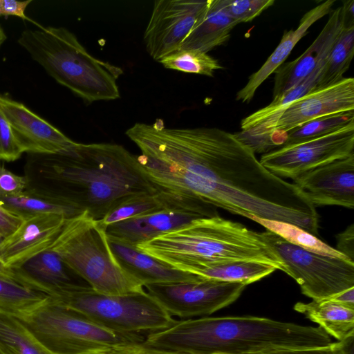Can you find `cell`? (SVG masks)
Masks as SVG:
<instances>
[{
  "instance_id": "cell-1",
  "label": "cell",
  "mask_w": 354,
  "mask_h": 354,
  "mask_svg": "<svg viewBox=\"0 0 354 354\" xmlns=\"http://www.w3.org/2000/svg\"><path fill=\"white\" fill-rule=\"evenodd\" d=\"M27 191L103 218L127 198L159 191L136 156L116 144H82L56 153H28Z\"/></svg>"
},
{
  "instance_id": "cell-2",
  "label": "cell",
  "mask_w": 354,
  "mask_h": 354,
  "mask_svg": "<svg viewBox=\"0 0 354 354\" xmlns=\"http://www.w3.org/2000/svg\"><path fill=\"white\" fill-rule=\"evenodd\" d=\"M333 342L319 326L247 315L176 321L168 328L147 334L141 344L187 354H255L322 347Z\"/></svg>"
},
{
  "instance_id": "cell-3",
  "label": "cell",
  "mask_w": 354,
  "mask_h": 354,
  "mask_svg": "<svg viewBox=\"0 0 354 354\" xmlns=\"http://www.w3.org/2000/svg\"><path fill=\"white\" fill-rule=\"evenodd\" d=\"M136 247L174 269L189 273L205 263L225 260L259 262L288 272L261 232L218 215L194 219Z\"/></svg>"
},
{
  "instance_id": "cell-4",
  "label": "cell",
  "mask_w": 354,
  "mask_h": 354,
  "mask_svg": "<svg viewBox=\"0 0 354 354\" xmlns=\"http://www.w3.org/2000/svg\"><path fill=\"white\" fill-rule=\"evenodd\" d=\"M17 42L57 82L87 103L120 98L122 68L94 57L68 29H27Z\"/></svg>"
},
{
  "instance_id": "cell-5",
  "label": "cell",
  "mask_w": 354,
  "mask_h": 354,
  "mask_svg": "<svg viewBox=\"0 0 354 354\" xmlns=\"http://www.w3.org/2000/svg\"><path fill=\"white\" fill-rule=\"evenodd\" d=\"M50 249L99 293L120 295L145 290L143 285L118 263L106 229L86 212L66 218Z\"/></svg>"
},
{
  "instance_id": "cell-6",
  "label": "cell",
  "mask_w": 354,
  "mask_h": 354,
  "mask_svg": "<svg viewBox=\"0 0 354 354\" xmlns=\"http://www.w3.org/2000/svg\"><path fill=\"white\" fill-rule=\"evenodd\" d=\"M53 301L115 332L149 333L163 330L176 320L147 292L111 295L99 293L87 284L70 283L48 288Z\"/></svg>"
},
{
  "instance_id": "cell-7",
  "label": "cell",
  "mask_w": 354,
  "mask_h": 354,
  "mask_svg": "<svg viewBox=\"0 0 354 354\" xmlns=\"http://www.w3.org/2000/svg\"><path fill=\"white\" fill-rule=\"evenodd\" d=\"M21 321L51 354H86L140 344L145 339L140 335L107 329L50 298Z\"/></svg>"
},
{
  "instance_id": "cell-8",
  "label": "cell",
  "mask_w": 354,
  "mask_h": 354,
  "mask_svg": "<svg viewBox=\"0 0 354 354\" xmlns=\"http://www.w3.org/2000/svg\"><path fill=\"white\" fill-rule=\"evenodd\" d=\"M261 233L285 263L287 274L308 297L326 299L354 287V261L306 250L269 230Z\"/></svg>"
},
{
  "instance_id": "cell-9",
  "label": "cell",
  "mask_w": 354,
  "mask_h": 354,
  "mask_svg": "<svg viewBox=\"0 0 354 354\" xmlns=\"http://www.w3.org/2000/svg\"><path fill=\"white\" fill-rule=\"evenodd\" d=\"M354 154V122L335 132L284 145L261 156V164L280 178L299 176Z\"/></svg>"
},
{
  "instance_id": "cell-10",
  "label": "cell",
  "mask_w": 354,
  "mask_h": 354,
  "mask_svg": "<svg viewBox=\"0 0 354 354\" xmlns=\"http://www.w3.org/2000/svg\"><path fill=\"white\" fill-rule=\"evenodd\" d=\"M246 286L201 277L193 281L151 283L144 287L171 315L189 318L209 315L229 306L240 297Z\"/></svg>"
},
{
  "instance_id": "cell-11",
  "label": "cell",
  "mask_w": 354,
  "mask_h": 354,
  "mask_svg": "<svg viewBox=\"0 0 354 354\" xmlns=\"http://www.w3.org/2000/svg\"><path fill=\"white\" fill-rule=\"evenodd\" d=\"M349 111H354V78L344 77L332 85L314 88L277 115L241 133L257 136L272 131L287 132L317 118Z\"/></svg>"
},
{
  "instance_id": "cell-12",
  "label": "cell",
  "mask_w": 354,
  "mask_h": 354,
  "mask_svg": "<svg viewBox=\"0 0 354 354\" xmlns=\"http://www.w3.org/2000/svg\"><path fill=\"white\" fill-rule=\"evenodd\" d=\"M207 1L157 0L143 39L149 55L159 62L179 50Z\"/></svg>"
},
{
  "instance_id": "cell-13",
  "label": "cell",
  "mask_w": 354,
  "mask_h": 354,
  "mask_svg": "<svg viewBox=\"0 0 354 354\" xmlns=\"http://www.w3.org/2000/svg\"><path fill=\"white\" fill-rule=\"evenodd\" d=\"M0 108L24 153H56L75 143L24 104L8 96L0 94Z\"/></svg>"
},
{
  "instance_id": "cell-14",
  "label": "cell",
  "mask_w": 354,
  "mask_h": 354,
  "mask_svg": "<svg viewBox=\"0 0 354 354\" xmlns=\"http://www.w3.org/2000/svg\"><path fill=\"white\" fill-rule=\"evenodd\" d=\"M293 180L315 207H354V154L307 171Z\"/></svg>"
},
{
  "instance_id": "cell-15",
  "label": "cell",
  "mask_w": 354,
  "mask_h": 354,
  "mask_svg": "<svg viewBox=\"0 0 354 354\" xmlns=\"http://www.w3.org/2000/svg\"><path fill=\"white\" fill-rule=\"evenodd\" d=\"M216 215V208L211 205L168 209L113 223L106 228V232L108 237L136 246L194 219Z\"/></svg>"
},
{
  "instance_id": "cell-16",
  "label": "cell",
  "mask_w": 354,
  "mask_h": 354,
  "mask_svg": "<svg viewBox=\"0 0 354 354\" xmlns=\"http://www.w3.org/2000/svg\"><path fill=\"white\" fill-rule=\"evenodd\" d=\"M66 218L64 214L48 213L23 219L19 227L1 243L0 259L7 267L16 269L50 249Z\"/></svg>"
},
{
  "instance_id": "cell-17",
  "label": "cell",
  "mask_w": 354,
  "mask_h": 354,
  "mask_svg": "<svg viewBox=\"0 0 354 354\" xmlns=\"http://www.w3.org/2000/svg\"><path fill=\"white\" fill-rule=\"evenodd\" d=\"M343 28L339 6L330 12L326 25L306 51L296 59L281 64L274 71L273 98L288 91L310 75L319 62L327 57Z\"/></svg>"
},
{
  "instance_id": "cell-18",
  "label": "cell",
  "mask_w": 354,
  "mask_h": 354,
  "mask_svg": "<svg viewBox=\"0 0 354 354\" xmlns=\"http://www.w3.org/2000/svg\"><path fill=\"white\" fill-rule=\"evenodd\" d=\"M108 241L118 263L143 286L151 283L193 281L201 277L174 269L138 250L136 246L110 237Z\"/></svg>"
},
{
  "instance_id": "cell-19",
  "label": "cell",
  "mask_w": 354,
  "mask_h": 354,
  "mask_svg": "<svg viewBox=\"0 0 354 354\" xmlns=\"http://www.w3.org/2000/svg\"><path fill=\"white\" fill-rule=\"evenodd\" d=\"M335 0H327L308 11L301 19L296 29L286 32L261 67L252 74L246 84L236 93V99L249 102L260 85L283 63L299 41L306 35L308 28L330 12Z\"/></svg>"
},
{
  "instance_id": "cell-20",
  "label": "cell",
  "mask_w": 354,
  "mask_h": 354,
  "mask_svg": "<svg viewBox=\"0 0 354 354\" xmlns=\"http://www.w3.org/2000/svg\"><path fill=\"white\" fill-rule=\"evenodd\" d=\"M237 24L225 10L221 0H207L179 50H196L207 53L225 44Z\"/></svg>"
},
{
  "instance_id": "cell-21",
  "label": "cell",
  "mask_w": 354,
  "mask_h": 354,
  "mask_svg": "<svg viewBox=\"0 0 354 354\" xmlns=\"http://www.w3.org/2000/svg\"><path fill=\"white\" fill-rule=\"evenodd\" d=\"M14 270L18 275L20 285L44 293L46 289L53 286L83 284L75 281L72 274H75L50 249L37 254Z\"/></svg>"
},
{
  "instance_id": "cell-22",
  "label": "cell",
  "mask_w": 354,
  "mask_h": 354,
  "mask_svg": "<svg viewBox=\"0 0 354 354\" xmlns=\"http://www.w3.org/2000/svg\"><path fill=\"white\" fill-rule=\"evenodd\" d=\"M208 205H210L159 190L153 194H140L127 198L98 222L106 229L113 223L164 209Z\"/></svg>"
},
{
  "instance_id": "cell-23",
  "label": "cell",
  "mask_w": 354,
  "mask_h": 354,
  "mask_svg": "<svg viewBox=\"0 0 354 354\" xmlns=\"http://www.w3.org/2000/svg\"><path fill=\"white\" fill-rule=\"evenodd\" d=\"M294 309L317 324L338 342H346L354 337V308L326 299L308 303L297 302Z\"/></svg>"
},
{
  "instance_id": "cell-24",
  "label": "cell",
  "mask_w": 354,
  "mask_h": 354,
  "mask_svg": "<svg viewBox=\"0 0 354 354\" xmlns=\"http://www.w3.org/2000/svg\"><path fill=\"white\" fill-rule=\"evenodd\" d=\"M0 354H51L26 324L0 310Z\"/></svg>"
},
{
  "instance_id": "cell-25",
  "label": "cell",
  "mask_w": 354,
  "mask_h": 354,
  "mask_svg": "<svg viewBox=\"0 0 354 354\" xmlns=\"http://www.w3.org/2000/svg\"><path fill=\"white\" fill-rule=\"evenodd\" d=\"M46 294L0 278V310L24 319L49 300Z\"/></svg>"
},
{
  "instance_id": "cell-26",
  "label": "cell",
  "mask_w": 354,
  "mask_h": 354,
  "mask_svg": "<svg viewBox=\"0 0 354 354\" xmlns=\"http://www.w3.org/2000/svg\"><path fill=\"white\" fill-rule=\"evenodd\" d=\"M250 219L263 225L267 230L279 235L290 243L299 246L306 250L320 255L346 261H352L335 248L319 239L316 236L295 225L256 216H252Z\"/></svg>"
},
{
  "instance_id": "cell-27",
  "label": "cell",
  "mask_w": 354,
  "mask_h": 354,
  "mask_svg": "<svg viewBox=\"0 0 354 354\" xmlns=\"http://www.w3.org/2000/svg\"><path fill=\"white\" fill-rule=\"evenodd\" d=\"M354 55V27L343 28L332 46L315 88L332 85L342 79Z\"/></svg>"
},
{
  "instance_id": "cell-28",
  "label": "cell",
  "mask_w": 354,
  "mask_h": 354,
  "mask_svg": "<svg viewBox=\"0 0 354 354\" xmlns=\"http://www.w3.org/2000/svg\"><path fill=\"white\" fill-rule=\"evenodd\" d=\"M0 204L21 219L48 213L61 214L67 218L80 214L71 207L27 190L15 196L0 198Z\"/></svg>"
},
{
  "instance_id": "cell-29",
  "label": "cell",
  "mask_w": 354,
  "mask_h": 354,
  "mask_svg": "<svg viewBox=\"0 0 354 354\" xmlns=\"http://www.w3.org/2000/svg\"><path fill=\"white\" fill-rule=\"evenodd\" d=\"M353 122H354V111L317 118L287 131L284 145L296 144L327 135Z\"/></svg>"
},
{
  "instance_id": "cell-30",
  "label": "cell",
  "mask_w": 354,
  "mask_h": 354,
  "mask_svg": "<svg viewBox=\"0 0 354 354\" xmlns=\"http://www.w3.org/2000/svg\"><path fill=\"white\" fill-rule=\"evenodd\" d=\"M165 68L184 73L213 77L215 71L222 68L217 59L196 50H178L159 61Z\"/></svg>"
},
{
  "instance_id": "cell-31",
  "label": "cell",
  "mask_w": 354,
  "mask_h": 354,
  "mask_svg": "<svg viewBox=\"0 0 354 354\" xmlns=\"http://www.w3.org/2000/svg\"><path fill=\"white\" fill-rule=\"evenodd\" d=\"M226 12L238 24L250 22L272 6L274 0H221Z\"/></svg>"
},
{
  "instance_id": "cell-32",
  "label": "cell",
  "mask_w": 354,
  "mask_h": 354,
  "mask_svg": "<svg viewBox=\"0 0 354 354\" xmlns=\"http://www.w3.org/2000/svg\"><path fill=\"white\" fill-rule=\"evenodd\" d=\"M23 153L0 108V160L12 162L19 159Z\"/></svg>"
},
{
  "instance_id": "cell-33",
  "label": "cell",
  "mask_w": 354,
  "mask_h": 354,
  "mask_svg": "<svg viewBox=\"0 0 354 354\" xmlns=\"http://www.w3.org/2000/svg\"><path fill=\"white\" fill-rule=\"evenodd\" d=\"M333 342L331 344L322 347L280 348L263 351L255 354H349L347 344L349 342Z\"/></svg>"
},
{
  "instance_id": "cell-34",
  "label": "cell",
  "mask_w": 354,
  "mask_h": 354,
  "mask_svg": "<svg viewBox=\"0 0 354 354\" xmlns=\"http://www.w3.org/2000/svg\"><path fill=\"white\" fill-rule=\"evenodd\" d=\"M26 187L27 182L24 176L17 175L0 167V198L17 196Z\"/></svg>"
},
{
  "instance_id": "cell-35",
  "label": "cell",
  "mask_w": 354,
  "mask_h": 354,
  "mask_svg": "<svg viewBox=\"0 0 354 354\" xmlns=\"http://www.w3.org/2000/svg\"><path fill=\"white\" fill-rule=\"evenodd\" d=\"M32 0L24 1L15 0H0V17H17L22 19H28L25 11Z\"/></svg>"
},
{
  "instance_id": "cell-36",
  "label": "cell",
  "mask_w": 354,
  "mask_h": 354,
  "mask_svg": "<svg viewBox=\"0 0 354 354\" xmlns=\"http://www.w3.org/2000/svg\"><path fill=\"white\" fill-rule=\"evenodd\" d=\"M336 239L335 249L354 261V224H351L344 231L338 234Z\"/></svg>"
},
{
  "instance_id": "cell-37",
  "label": "cell",
  "mask_w": 354,
  "mask_h": 354,
  "mask_svg": "<svg viewBox=\"0 0 354 354\" xmlns=\"http://www.w3.org/2000/svg\"><path fill=\"white\" fill-rule=\"evenodd\" d=\"M23 219L6 209L0 204V234L6 238L20 225Z\"/></svg>"
},
{
  "instance_id": "cell-38",
  "label": "cell",
  "mask_w": 354,
  "mask_h": 354,
  "mask_svg": "<svg viewBox=\"0 0 354 354\" xmlns=\"http://www.w3.org/2000/svg\"><path fill=\"white\" fill-rule=\"evenodd\" d=\"M341 15L344 28L354 27V0H346L341 6Z\"/></svg>"
},
{
  "instance_id": "cell-39",
  "label": "cell",
  "mask_w": 354,
  "mask_h": 354,
  "mask_svg": "<svg viewBox=\"0 0 354 354\" xmlns=\"http://www.w3.org/2000/svg\"><path fill=\"white\" fill-rule=\"evenodd\" d=\"M342 304L354 308V287L328 298Z\"/></svg>"
},
{
  "instance_id": "cell-40",
  "label": "cell",
  "mask_w": 354,
  "mask_h": 354,
  "mask_svg": "<svg viewBox=\"0 0 354 354\" xmlns=\"http://www.w3.org/2000/svg\"><path fill=\"white\" fill-rule=\"evenodd\" d=\"M133 354H187L181 352L156 349L142 346L141 344L135 346Z\"/></svg>"
},
{
  "instance_id": "cell-41",
  "label": "cell",
  "mask_w": 354,
  "mask_h": 354,
  "mask_svg": "<svg viewBox=\"0 0 354 354\" xmlns=\"http://www.w3.org/2000/svg\"><path fill=\"white\" fill-rule=\"evenodd\" d=\"M0 278L19 284L17 274L12 268L7 267L0 259Z\"/></svg>"
},
{
  "instance_id": "cell-42",
  "label": "cell",
  "mask_w": 354,
  "mask_h": 354,
  "mask_svg": "<svg viewBox=\"0 0 354 354\" xmlns=\"http://www.w3.org/2000/svg\"><path fill=\"white\" fill-rule=\"evenodd\" d=\"M136 345L138 344L120 348L95 351L86 354H133V348Z\"/></svg>"
},
{
  "instance_id": "cell-43",
  "label": "cell",
  "mask_w": 354,
  "mask_h": 354,
  "mask_svg": "<svg viewBox=\"0 0 354 354\" xmlns=\"http://www.w3.org/2000/svg\"><path fill=\"white\" fill-rule=\"evenodd\" d=\"M6 35L2 28V27L0 26V46L1 44L6 41Z\"/></svg>"
},
{
  "instance_id": "cell-44",
  "label": "cell",
  "mask_w": 354,
  "mask_h": 354,
  "mask_svg": "<svg viewBox=\"0 0 354 354\" xmlns=\"http://www.w3.org/2000/svg\"><path fill=\"white\" fill-rule=\"evenodd\" d=\"M4 239L5 238L0 234V249H1V243H3Z\"/></svg>"
}]
</instances>
